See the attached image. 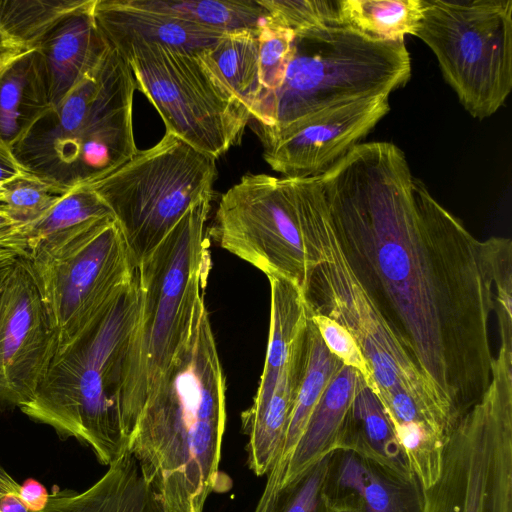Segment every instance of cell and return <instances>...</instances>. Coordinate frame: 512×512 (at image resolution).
Instances as JSON below:
<instances>
[{
	"instance_id": "1",
	"label": "cell",
	"mask_w": 512,
	"mask_h": 512,
	"mask_svg": "<svg viewBox=\"0 0 512 512\" xmlns=\"http://www.w3.org/2000/svg\"><path fill=\"white\" fill-rule=\"evenodd\" d=\"M318 179L353 271L456 426L492 377L496 237L475 238L390 142L356 145Z\"/></svg>"
},
{
	"instance_id": "2",
	"label": "cell",
	"mask_w": 512,
	"mask_h": 512,
	"mask_svg": "<svg viewBox=\"0 0 512 512\" xmlns=\"http://www.w3.org/2000/svg\"><path fill=\"white\" fill-rule=\"evenodd\" d=\"M225 426V376L203 297L127 430V451L165 512H204L211 493L229 489L219 470Z\"/></svg>"
},
{
	"instance_id": "3",
	"label": "cell",
	"mask_w": 512,
	"mask_h": 512,
	"mask_svg": "<svg viewBox=\"0 0 512 512\" xmlns=\"http://www.w3.org/2000/svg\"><path fill=\"white\" fill-rule=\"evenodd\" d=\"M141 307L138 275L70 343L56 351L32 399L20 410L62 439L89 446L110 466L128 450L121 396Z\"/></svg>"
},
{
	"instance_id": "4",
	"label": "cell",
	"mask_w": 512,
	"mask_h": 512,
	"mask_svg": "<svg viewBox=\"0 0 512 512\" xmlns=\"http://www.w3.org/2000/svg\"><path fill=\"white\" fill-rule=\"evenodd\" d=\"M136 86L109 44L97 66L13 147L26 172L66 190L89 186L138 152L133 133Z\"/></svg>"
},
{
	"instance_id": "5",
	"label": "cell",
	"mask_w": 512,
	"mask_h": 512,
	"mask_svg": "<svg viewBox=\"0 0 512 512\" xmlns=\"http://www.w3.org/2000/svg\"><path fill=\"white\" fill-rule=\"evenodd\" d=\"M194 203L136 269L141 307L121 396L125 432L185 341L211 268V200ZM128 437V436H127Z\"/></svg>"
},
{
	"instance_id": "6",
	"label": "cell",
	"mask_w": 512,
	"mask_h": 512,
	"mask_svg": "<svg viewBox=\"0 0 512 512\" xmlns=\"http://www.w3.org/2000/svg\"><path fill=\"white\" fill-rule=\"evenodd\" d=\"M296 187L312 265L301 289L308 310L335 320L355 337L372 368L379 400L400 387L434 425L446 429L447 416L348 262L318 177L296 178Z\"/></svg>"
},
{
	"instance_id": "7",
	"label": "cell",
	"mask_w": 512,
	"mask_h": 512,
	"mask_svg": "<svg viewBox=\"0 0 512 512\" xmlns=\"http://www.w3.org/2000/svg\"><path fill=\"white\" fill-rule=\"evenodd\" d=\"M280 87L265 100L259 124L281 128L363 98L388 96L411 76L403 41H382L342 25L295 32Z\"/></svg>"
},
{
	"instance_id": "8",
	"label": "cell",
	"mask_w": 512,
	"mask_h": 512,
	"mask_svg": "<svg viewBox=\"0 0 512 512\" xmlns=\"http://www.w3.org/2000/svg\"><path fill=\"white\" fill-rule=\"evenodd\" d=\"M113 48L127 62L136 89L157 109L167 132L216 160L240 142L251 112L205 50L187 53L146 42Z\"/></svg>"
},
{
	"instance_id": "9",
	"label": "cell",
	"mask_w": 512,
	"mask_h": 512,
	"mask_svg": "<svg viewBox=\"0 0 512 512\" xmlns=\"http://www.w3.org/2000/svg\"><path fill=\"white\" fill-rule=\"evenodd\" d=\"M216 176V159L166 131L89 187L112 211L137 268L194 203L213 196Z\"/></svg>"
},
{
	"instance_id": "10",
	"label": "cell",
	"mask_w": 512,
	"mask_h": 512,
	"mask_svg": "<svg viewBox=\"0 0 512 512\" xmlns=\"http://www.w3.org/2000/svg\"><path fill=\"white\" fill-rule=\"evenodd\" d=\"M414 36L472 117L484 120L504 105L512 90L511 0H424Z\"/></svg>"
},
{
	"instance_id": "11",
	"label": "cell",
	"mask_w": 512,
	"mask_h": 512,
	"mask_svg": "<svg viewBox=\"0 0 512 512\" xmlns=\"http://www.w3.org/2000/svg\"><path fill=\"white\" fill-rule=\"evenodd\" d=\"M422 512H512V370L498 364L480 400L458 421Z\"/></svg>"
},
{
	"instance_id": "12",
	"label": "cell",
	"mask_w": 512,
	"mask_h": 512,
	"mask_svg": "<svg viewBox=\"0 0 512 512\" xmlns=\"http://www.w3.org/2000/svg\"><path fill=\"white\" fill-rule=\"evenodd\" d=\"M26 258L56 333V351L78 336L137 271L113 217L29 251Z\"/></svg>"
},
{
	"instance_id": "13",
	"label": "cell",
	"mask_w": 512,
	"mask_h": 512,
	"mask_svg": "<svg viewBox=\"0 0 512 512\" xmlns=\"http://www.w3.org/2000/svg\"><path fill=\"white\" fill-rule=\"evenodd\" d=\"M207 234L266 276L302 289L312 265L294 178L243 175L221 195Z\"/></svg>"
},
{
	"instance_id": "14",
	"label": "cell",
	"mask_w": 512,
	"mask_h": 512,
	"mask_svg": "<svg viewBox=\"0 0 512 512\" xmlns=\"http://www.w3.org/2000/svg\"><path fill=\"white\" fill-rule=\"evenodd\" d=\"M56 350L49 312L27 258L19 256L0 289V403L29 402Z\"/></svg>"
},
{
	"instance_id": "15",
	"label": "cell",
	"mask_w": 512,
	"mask_h": 512,
	"mask_svg": "<svg viewBox=\"0 0 512 512\" xmlns=\"http://www.w3.org/2000/svg\"><path fill=\"white\" fill-rule=\"evenodd\" d=\"M389 97L363 98L285 127L255 122L263 158L288 178L317 177L344 157L389 112Z\"/></svg>"
},
{
	"instance_id": "16",
	"label": "cell",
	"mask_w": 512,
	"mask_h": 512,
	"mask_svg": "<svg viewBox=\"0 0 512 512\" xmlns=\"http://www.w3.org/2000/svg\"><path fill=\"white\" fill-rule=\"evenodd\" d=\"M324 495L332 511L422 512L423 489L405 476L348 450L330 453Z\"/></svg>"
},
{
	"instance_id": "17",
	"label": "cell",
	"mask_w": 512,
	"mask_h": 512,
	"mask_svg": "<svg viewBox=\"0 0 512 512\" xmlns=\"http://www.w3.org/2000/svg\"><path fill=\"white\" fill-rule=\"evenodd\" d=\"M95 0L59 21L35 47L38 49L51 108L101 61L109 43L94 18Z\"/></svg>"
},
{
	"instance_id": "18",
	"label": "cell",
	"mask_w": 512,
	"mask_h": 512,
	"mask_svg": "<svg viewBox=\"0 0 512 512\" xmlns=\"http://www.w3.org/2000/svg\"><path fill=\"white\" fill-rule=\"evenodd\" d=\"M94 18L100 32L113 47L146 42L198 53L215 45L225 33L136 7L128 0H95Z\"/></svg>"
},
{
	"instance_id": "19",
	"label": "cell",
	"mask_w": 512,
	"mask_h": 512,
	"mask_svg": "<svg viewBox=\"0 0 512 512\" xmlns=\"http://www.w3.org/2000/svg\"><path fill=\"white\" fill-rule=\"evenodd\" d=\"M50 109L38 49L4 47L0 51V141L13 149Z\"/></svg>"
},
{
	"instance_id": "20",
	"label": "cell",
	"mask_w": 512,
	"mask_h": 512,
	"mask_svg": "<svg viewBox=\"0 0 512 512\" xmlns=\"http://www.w3.org/2000/svg\"><path fill=\"white\" fill-rule=\"evenodd\" d=\"M306 329L296 341L270 398L241 414L242 431L248 438L247 466L256 476L267 475L280 458L304 369Z\"/></svg>"
},
{
	"instance_id": "21",
	"label": "cell",
	"mask_w": 512,
	"mask_h": 512,
	"mask_svg": "<svg viewBox=\"0 0 512 512\" xmlns=\"http://www.w3.org/2000/svg\"><path fill=\"white\" fill-rule=\"evenodd\" d=\"M40 512L165 511L137 461L127 451L87 490L54 492Z\"/></svg>"
},
{
	"instance_id": "22",
	"label": "cell",
	"mask_w": 512,
	"mask_h": 512,
	"mask_svg": "<svg viewBox=\"0 0 512 512\" xmlns=\"http://www.w3.org/2000/svg\"><path fill=\"white\" fill-rule=\"evenodd\" d=\"M362 377L343 365L315 406L293 449L282 481H288L337 449L338 438Z\"/></svg>"
},
{
	"instance_id": "23",
	"label": "cell",
	"mask_w": 512,
	"mask_h": 512,
	"mask_svg": "<svg viewBox=\"0 0 512 512\" xmlns=\"http://www.w3.org/2000/svg\"><path fill=\"white\" fill-rule=\"evenodd\" d=\"M354 452L393 471L414 476L384 408L361 380L343 423L337 449Z\"/></svg>"
},
{
	"instance_id": "24",
	"label": "cell",
	"mask_w": 512,
	"mask_h": 512,
	"mask_svg": "<svg viewBox=\"0 0 512 512\" xmlns=\"http://www.w3.org/2000/svg\"><path fill=\"white\" fill-rule=\"evenodd\" d=\"M267 278L270 283L269 338L263 373L252 407H258L270 398L309 318L303 293L296 284L277 275Z\"/></svg>"
},
{
	"instance_id": "25",
	"label": "cell",
	"mask_w": 512,
	"mask_h": 512,
	"mask_svg": "<svg viewBox=\"0 0 512 512\" xmlns=\"http://www.w3.org/2000/svg\"><path fill=\"white\" fill-rule=\"evenodd\" d=\"M220 77L249 108L252 119L260 116L266 93L258 66V28L225 32L205 49Z\"/></svg>"
},
{
	"instance_id": "26",
	"label": "cell",
	"mask_w": 512,
	"mask_h": 512,
	"mask_svg": "<svg viewBox=\"0 0 512 512\" xmlns=\"http://www.w3.org/2000/svg\"><path fill=\"white\" fill-rule=\"evenodd\" d=\"M112 211L89 186L69 190L40 219L18 230L29 251L63 242L95 223L111 218ZM26 257V256H25Z\"/></svg>"
},
{
	"instance_id": "27",
	"label": "cell",
	"mask_w": 512,
	"mask_h": 512,
	"mask_svg": "<svg viewBox=\"0 0 512 512\" xmlns=\"http://www.w3.org/2000/svg\"><path fill=\"white\" fill-rule=\"evenodd\" d=\"M342 366L341 361L326 348L318 330L309 318L306 329L304 369L289 418L279 462L285 463L287 466L288 459L315 406Z\"/></svg>"
},
{
	"instance_id": "28",
	"label": "cell",
	"mask_w": 512,
	"mask_h": 512,
	"mask_svg": "<svg viewBox=\"0 0 512 512\" xmlns=\"http://www.w3.org/2000/svg\"><path fill=\"white\" fill-rule=\"evenodd\" d=\"M130 4L165 13L213 30L255 29L269 19L258 0H128Z\"/></svg>"
},
{
	"instance_id": "29",
	"label": "cell",
	"mask_w": 512,
	"mask_h": 512,
	"mask_svg": "<svg viewBox=\"0 0 512 512\" xmlns=\"http://www.w3.org/2000/svg\"><path fill=\"white\" fill-rule=\"evenodd\" d=\"M424 0H340L341 25L382 41L415 35Z\"/></svg>"
},
{
	"instance_id": "30",
	"label": "cell",
	"mask_w": 512,
	"mask_h": 512,
	"mask_svg": "<svg viewBox=\"0 0 512 512\" xmlns=\"http://www.w3.org/2000/svg\"><path fill=\"white\" fill-rule=\"evenodd\" d=\"M329 456L316 461L288 481H282L286 464L277 461L254 512H332L324 495Z\"/></svg>"
},
{
	"instance_id": "31",
	"label": "cell",
	"mask_w": 512,
	"mask_h": 512,
	"mask_svg": "<svg viewBox=\"0 0 512 512\" xmlns=\"http://www.w3.org/2000/svg\"><path fill=\"white\" fill-rule=\"evenodd\" d=\"M89 0H0V39L5 47H33L59 21Z\"/></svg>"
},
{
	"instance_id": "32",
	"label": "cell",
	"mask_w": 512,
	"mask_h": 512,
	"mask_svg": "<svg viewBox=\"0 0 512 512\" xmlns=\"http://www.w3.org/2000/svg\"><path fill=\"white\" fill-rule=\"evenodd\" d=\"M68 191L25 172L0 184V213L18 231L44 216Z\"/></svg>"
},
{
	"instance_id": "33",
	"label": "cell",
	"mask_w": 512,
	"mask_h": 512,
	"mask_svg": "<svg viewBox=\"0 0 512 512\" xmlns=\"http://www.w3.org/2000/svg\"><path fill=\"white\" fill-rule=\"evenodd\" d=\"M294 40L292 30L269 20L258 27V66L265 100L282 84L293 57Z\"/></svg>"
},
{
	"instance_id": "34",
	"label": "cell",
	"mask_w": 512,
	"mask_h": 512,
	"mask_svg": "<svg viewBox=\"0 0 512 512\" xmlns=\"http://www.w3.org/2000/svg\"><path fill=\"white\" fill-rule=\"evenodd\" d=\"M269 21L292 30L341 25L340 0H258ZM343 26V25H342Z\"/></svg>"
},
{
	"instance_id": "35",
	"label": "cell",
	"mask_w": 512,
	"mask_h": 512,
	"mask_svg": "<svg viewBox=\"0 0 512 512\" xmlns=\"http://www.w3.org/2000/svg\"><path fill=\"white\" fill-rule=\"evenodd\" d=\"M309 312V318L318 330L322 341L331 354L341 363L357 371L366 385L377 393L372 368L357 340L344 326L320 313Z\"/></svg>"
},
{
	"instance_id": "36",
	"label": "cell",
	"mask_w": 512,
	"mask_h": 512,
	"mask_svg": "<svg viewBox=\"0 0 512 512\" xmlns=\"http://www.w3.org/2000/svg\"><path fill=\"white\" fill-rule=\"evenodd\" d=\"M0 512H31L20 497V485L0 466Z\"/></svg>"
},
{
	"instance_id": "37",
	"label": "cell",
	"mask_w": 512,
	"mask_h": 512,
	"mask_svg": "<svg viewBox=\"0 0 512 512\" xmlns=\"http://www.w3.org/2000/svg\"><path fill=\"white\" fill-rule=\"evenodd\" d=\"M20 497L31 512H40L45 508L49 494L40 482L27 479L20 485Z\"/></svg>"
},
{
	"instance_id": "38",
	"label": "cell",
	"mask_w": 512,
	"mask_h": 512,
	"mask_svg": "<svg viewBox=\"0 0 512 512\" xmlns=\"http://www.w3.org/2000/svg\"><path fill=\"white\" fill-rule=\"evenodd\" d=\"M25 172L13 149L0 141V184Z\"/></svg>"
},
{
	"instance_id": "39",
	"label": "cell",
	"mask_w": 512,
	"mask_h": 512,
	"mask_svg": "<svg viewBox=\"0 0 512 512\" xmlns=\"http://www.w3.org/2000/svg\"><path fill=\"white\" fill-rule=\"evenodd\" d=\"M22 248L7 243H0V268L12 265L19 256L25 257Z\"/></svg>"
},
{
	"instance_id": "40",
	"label": "cell",
	"mask_w": 512,
	"mask_h": 512,
	"mask_svg": "<svg viewBox=\"0 0 512 512\" xmlns=\"http://www.w3.org/2000/svg\"><path fill=\"white\" fill-rule=\"evenodd\" d=\"M11 266H12V265L7 266V267L0 268V289H1V287H2V285H3V283H4V281H5V279H6V277H7V274H8V272H9V270H10V267H11Z\"/></svg>"
},
{
	"instance_id": "41",
	"label": "cell",
	"mask_w": 512,
	"mask_h": 512,
	"mask_svg": "<svg viewBox=\"0 0 512 512\" xmlns=\"http://www.w3.org/2000/svg\"><path fill=\"white\" fill-rule=\"evenodd\" d=\"M332 512H353V511H348V510H335V511H332Z\"/></svg>"
},
{
	"instance_id": "42",
	"label": "cell",
	"mask_w": 512,
	"mask_h": 512,
	"mask_svg": "<svg viewBox=\"0 0 512 512\" xmlns=\"http://www.w3.org/2000/svg\"><path fill=\"white\" fill-rule=\"evenodd\" d=\"M5 46L3 45L1 39H0V51L4 48Z\"/></svg>"
}]
</instances>
